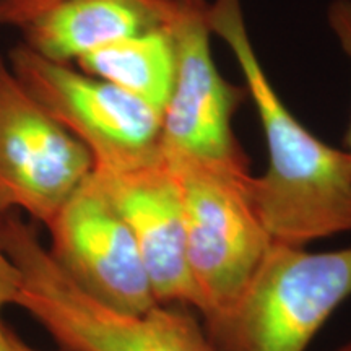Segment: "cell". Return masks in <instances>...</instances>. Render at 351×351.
Segmentation results:
<instances>
[{
    "instance_id": "obj_1",
    "label": "cell",
    "mask_w": 351,
    "mask_h": 351,
    "mask_svg": "<svg viewBox=\"0 0 351 351\" xmlns=\"http://www.w3.org/2000/svg\"><path fill=\"white\" fill-rule=\"evenodd\" d=\"M212 33L236 57L265 135L269 168L249 179V194L275 244L302 245L351 232V168L345 150L309 132L285 106L262 69L241 0L208 3Z\"/></svg>"
},
{
    "instance_id": "obj_2",
    "label": "cell",
    "mask_w": 351,
    "mask_h": 351,
    "mask_svg": "<svg viewBox=\"0 0 351 351\" xmlns=\"http://www.w3.org/2000/svg\"><path fill=\"white\" fill-rule=\"evenodd\" d=\"M0 243L20 274L15 306L36 319L64 351H218L194 315L173 304L134 314L86 295L19 212L0 215Z\"/></svg>"
},
{
    "instance_id": "obj_3",
    "label": "cell",
    "mask_w": 351,
    "mask_h": 351,
    "mask_svg": "<svg viewBox=\"0 0 351 351\" xmlns=\"http://www.w3.org/2000/svg\"><path fill=\"white\" fill-rule=\"evenodd\" d=\"M350 298L351 245L309 252L274 243L234 304L204 328L218 351H306Z\"/></svg>"
},
{
    "instance_id": "obj_4",
    "label": "cell",
    "mask_w": 351,
    "mask_h": 351,
    "mask_svg": "<svg viewBox=\"0 0 351 351\" xmlns=\"http://www.w3.org/2000/svg\"><path fill=\"white\" fill-rule=\"evenodd\" d=\"M166 161L181 192L194 307L208 319L234 304L274 241L254 208L249 168Z\"/></svg>"
},
{
    "instance_id": "obj_5",
    "label": "cell",
    "mask_w": 351,
    "mask_h": 351,
    "mask_svg": "<svg viewBox=\"0 0 351 351\" xmlns=\"http://www.w3.org/2000/svg\"><path fill=\"white\" fill-rule=\"evenodd\" d=\"M8 65L21 85L90 150L95 169L124 171L163 158V114L106 80L13 47Z\"/></svg>"
},
{
    "instance_id": "obj_6",
    "label": "cell",
    "mask_w": 351,
    "mask_h": 351,
    "mask_svg": "<svg viewBox=\"0 0 351 351\" xmlns=\"http://www.w3.org/2000/svg\"><path fill=\"white\" fill-rule=\"evenodd\" d=\"M168 28L176 47V78L161 122L166 160L249 168L232 132L245 86L221 77L215 65L207 0H173Z\"/></svg>"
},
{
    "instance_id": "obj_7",
    "label": "cell",
    "mask_w": 351,
    "mask_h": 351,
    "mask_svg": "<svg viewBox=\"0 0 351 351\" xmlns=\"http://www.w3.org/2000/svg\"><path fill=\"white\" fill-rule=\"evenodd\" d=\"M93 169L90 150L0 57V215L21 210L47 226Z\"/></svg>"
},
{
    "instance_id": "obj_8",
    "label": "cell",
    "mask_w": 351,
    "mask_h": 351,
    "mask_svg": "<svg viewBox=\"0 0 351 351\" xmlns=\"http://www.w3.org/2000/svg\"><path fill=\"white\" fill-rule=\"evenodd\" d=\"M46 228L51 257L86 295L134 314L160 304L134 232L93 173Z\"/></svg>"
},
{
    "instance_id": "obj_9",
    "label": "cell",
    "mask_w": 351,
    "mask_h": 351,
    "mask_svg": "<svg viewBox=\"0 0 351 351\" xmlns=\"http://www.w3.org/2000/svg\"><path fill=\"white\" fill-rule=\"evenodd\" d=\"M93 176L134 232L156 301L194 307L181 192L165 156L132 169H93Z\"/></svg>"
},
{
    "instance_id": "obj_10",
    "label": "cell",
    "mask_w": 351,
    "mask_h": 351,
    "mask_svg": "<svg viewBox=\"0 0 351 351\" xmlns=\"http://www.w3.org/2000/svg\"><path fill=\"white\" fill-rule=\"evenodd\" d=\"M173 0H59L29 20L23 44L46 59L77 62L119 39L166 26Z\"/></svg>"
},
{
    "instance_id": "obj_11",
    "label": "cell",
    "mask_w": 351,
    "mask_h": 351,
    "mask_svg": "<svg viewBox=\"0 0 351 351\" xmlns=\"http://www.w3.org/2000/svg\"><path fill=\"white\" fill-rule=\"evenodd\" d=\"M82 72L137 96L163 114L176 78V47L168 25L109 43L77 60Z\"/></svg>"
},
{
    "instance_id": "obj_12",
    "label": "cell",
    "mask_w": 351,
    "mask_h": 351,
    "mask_svg": "<svg viewBox=\"0 0 351 351\" xmlns=\"http://www.w3.org/2000/svg\"><path fill=\"white\" fill-rule=\"evenodd\" d=\"M327 20L332 33L335 34L337 41L340 44L341 51L351 60V0H333L330 5H328ZM343 142L351 168V121Z\"/></svg>"
},
{
    "instance_id": "obj_13",
    "label": "cell",
    "mask_w": 351,
    "mask_h": 351,
    "mask_svg": "<svg viewBox=\"0 0 351 351\" xmlns=\"http://www.w3.org/2000/svg\"><path fill=\"white\" fill-rule=\"evenodd\" d=\"M59 0H0V26L23 28L29 20Z\"/></svg>"
},
{
    "instance_id": "obj_14",
    "label": "cell",
    "mask_w": 351,
    "mask_h": 351,
    "mask_svg": "<svg viewBox=\"0 0 351 351\" xmlns=\"http://www.w3.org/2000/svg\"><path fill=\"white\" fill-rule=\"evenodd\" d=\"M20 288V274L16 270L15 263L10 261L7 252L3 251L2 243H0V328L3 322V311L5 307L13 306L16 302Z\"/></svg>"
},
{
    "instance_id": "obj_15",
    "label": "cell",
    "mask_w": 351,
    "mask_h": 351,
    "mask_svg": "<svg viewBox=\"0 0 351 351\" xmlns=\"http://www.w3.org/2000/svg\"><path fill=\"white\" fill-rule=\"evenodd\" d=\"M0 351H39L28 343H25L23 340L12 330L10 327H7V324H3L0 328Z\"/></svg>"
},
{
    "instance_id": "obj_16",
    "label": "cell",
    "mask_w": 351,
    "mask_h": 351,
    "mask_svg": "<svg viewBox=\"0 0 351 351\" xmlns=\"http://www.w3.org/2000/svg\"><path fill=\"white\" fill-rule=\"evenodd\" d=\"M337 351H351V340L348 341V343H345L343 346H340V348Z\"/></svg>"
}]
</instances>
